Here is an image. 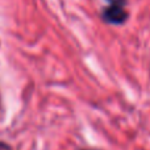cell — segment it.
<instances>
[{"label":"cell","mask_w":150,"mask_h":150,"mask_svg":"<svg viewBox=\"0 0 150 150\" xmlns=\"http://www.w3.org/2000/svg\"><path fill=\"white\" fill-rule=\"evenodd\" d=\"M109 4H116V5H124L127 4V0H107Z\"/></svg>","instance_id":"obj_3"},{"label":"cell","mask_w":150,"mask_h":150,"mask_svg":"<svg viewBox=\"0 0 150 150\" xmlns=\"http://www.w3.org/2000/svg\"><path fill=\"white\" fill-rule=\"evenodd\" d=\"M0 150H15L9 144L4 142V141H0Z\"/></svg>","instance_id":"obj_2"},{"label":"cell","mask_w":150,"mask_h":150,"mask_svg":"<svg viewBox=\"0 0 150 150\" xmlns=\"http://www.w3.org/2000/svg\"><path fill=\"white\" fill-rule=\"evenodd\" d=\"M82 150H92V149H82Z\"/></svg>","instance_id":"obj_4"},{"label":"cell","mask_w":150,"mask_h":150,"mask_svg":"<svg viewBox=\"0 0 150 150\" xmlns=\"http://www.w3.org/2000/svg\"><path fill=\"white\" fill-rule=\"evenodd\" d=\"M128 12L125 9L124 5H116V4H109L108 7L104 8L103 13H101V18L105 23L112 24V25H121L128 20Z\"/></svg>","instance_id":"obj_1"}]
</instances>
